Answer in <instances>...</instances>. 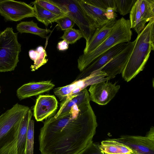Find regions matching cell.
Segmentation results:
<instances>
[{"mask_svg": "<svg viewBox=\"0 0 154 154\" xmlns=\"http://www.w3.org/2000/svg\"><path fill=\"white\" fill-rule=\"evenodd\" d=\"M97 126L90 102L75 106L45 120L40 129L39 150L41 154H77L93 142Z\"/></svg>", "mask_w": 154, "mask_h": 154, "instance_id": "cell-1", "label": "cell"}, {"mask_svg": "<svg viewBox=\"0 0 154 154\" xmlns=\"http://www.w3.org/2000/svg\"><path fill=\"white\" fill-rule=\"evenodd\" d=\"M154 18L138 35L128 60L122 73L128 82L144 69L150 52L154 50Z\"/></svg>", "mask_w": 154, "mask_h": 154, "instance_id": "cell-2", "label": "cell"}, {"mask_svg": "<svg viewBox=\"0 0 154 154\" xmlns=\"http://www.w3.org/2000/svg\"><path fill=\"white\" fill-rule=\"evenodd\" d=\"M29 109L17 103L0 116V154H17V141L19 127Z\"/></svg>", "mask_w": 154, "mask_h": 154, "instance_id": "cell-3", "label": "cell"}, {"mask_svg": "<svg viewBox=\"0 0 154 154\" xmlns=\"http://www.w3.org/2000/svg\"><path fill=\"white\" fill-rule=\"evenodd\" d=\"M129 20L122 17L117 20L107 38L92 51L83 54L78 60V67L82 72L97 57L118 44L128 42L132 32Z\"/></svg>", "mask_w": 154, "mask_h": 154, "instance_id": "cell-4", "label": "cell"}, {"mask_svg": "<svg viewBox=\"0 0 154 154\" xmlns=\"http://www.w3.org/2000/svg\"><path fill=\"white\" fill-rule=\"evenodd\" d=\"M12 27L0 32V72L14 70L19 62L21 45Z\"/></svg>", "mask_w": 154, "mask_h": 154, "instance_id": "cell-5", "label": "cell"}, {"mask_svg": "<svg viewBox=\"0 0 154 154\" xmlns=\"http://www.w3.org/2000/svg\"><path fill=\"white\" fill-rule=\"evenodd\" d=\"M51 2L60 7L79 27L86 40V46L96 29L84 13L77 0H52Z\"/></svg>", "mask_w": 154, "mask_h": 154, "instance_id": "cell-6", "label": "cell"}, {"mask_svg": "<svg viewBox=\"0 0 154 154\" xmlns=\"http://www.w3.org/2000/svg\"><path fill=\"white\" fill-rule=\"evenodd\" d=\"M0 14L7 21L17 22L35 17L33 7L22 2L0 0Z\"/></svg>", "mask_w": 154, "mask_h": 154, "instance_id": "cell-7", "label": "cell"}, {"mask_svg": "<svg viewBox=\"0 0 154 154\" xmlns=\"http://www.w3.org/2000/svg\"><path fill=\"white\" fill-rule=\"evenodd\" d=\"M107 80L91 85L89 89L90 100L100 105L108 103L115 96L120 88L119 85Z\"/></svg>", "mask_w": 154, "mask_h": 154, "instance_id": "cell-8", "label": "cell"}, {"mask_svg": "<svg viewBox=\"0 0 154 154\" xmlns=\"http://www.w3.org/2000/svg\"><path fill=\"white\" fill-rule=\"evenodd\" d=\"M136 42V40L127 43L126 47L101 67L106 77L109 79L114 78L118 74L122 73L128 60Z\"/></svg>", "mask_w": 154, "mask_h": 154, "instance_id": "cell-9", "label": "cell"}, {"mask_svg": "<svg viewBox=\"0 0 154 154\" xmlns=\"http://www.w3.org/2000/svg\"><path fill=\"white\" fill-rule=\"evenodd\" d=\"M116 139L130 148L134 154H154V142L146 136L122 135Z\"/></svg>", "mask_w": 154, "mask_h": 154, "instance_id": "cell-10", "label": "cell"}, {"mask_svg": "<svg viewBox=\"0 0 154 154\" xmlns=\"http://www.w3.org/2000/svg\"><path fill=\"white\" fill-rule=\"evenodd\" d=\"M127 43H120L115 45L97 57L88 66L77 78L75 80L82 79L93 72L101 68L127 46Z\"/></svg>", "mask_w": 154, "mask_h": 154, "instance_id": "cell-11", "label": "cell"}, {"mask_svg": "<svg viewBox=\"0 0 154 154\" xmlns=\"http://www.w3.org/2000/svg\"><path fill=\"white\" fill-rule=\"evenodd\" d=\"M55 96L40 95L37 99L34 107V116L37 121H41L54 113L58 107Z\"/></svg>", "mask_w": 154, "mask_h": 154, "instance_id": "cell-12", "label": "cell"}, {"mask_svg": "<svg viewBox=\"0 0 154 154\" xmlns=\"http://www.w3.org/2000/svg\"><path fill=\"white\" fill-rule=\"evenodd\" d=\"M77 1L84 13L96 29L103 26L110 20L108 18L106 9L93 5L86 0H77Z\"/></svg>", "mask_w": 154, "mask_h": 154, "instance_id": "cell-13", "label": "cell"}, {"mask_svg": "<svg viewBox=\"0 0 154 154\" xmlns=\"http://www.w3.org/2000/svg\"><path fill=\"white\" fill-rule=\"evenodd\" d=\"M54 86L49 81L29 82L23 85L17 89V96L21 100L49 91Z\"/></svg>", "mask_w": 154, "mask_h": 154, "instance_id": "cell-14", "label": "cell"}, {"mask_svg": "<svg viewBox=\"0 0 154 154\" xmlns=\"http://www.w3.org/2000/svg\"><path fill=\"white\" fill-rule=\"evenodd\" d=\"M117 20H111L103 26L95 30L89 40L88 44L85 47L84 54L91 52L97 48L108 37Z\"/></svg>", "mask_w": 154, "mask_h": 154, "instance_id": "cell-15", "label": "cell"}, {"mask_svg": "<svg viewBox=\"0 0 154 154\" xmlns=\"http://www.w3.org/2000/svg\"><path fill=\"white\" fill-rule=\"evenodd\" d=\"M90 100L89 93L85 88L77 94L63 101L60 104L59 110L54 117L56 118L63 115L70 111L74 106L90 102Z\"/></svg>", "mask_w": 154, "mask_h": 154, "instance_id": "cell-16", "label": "cell"}, {"mask_svg": "<svg viewBox=\"0 0 154 154\" xmlns=\"http://www.w3.org/2000/svg\"><path fill=\"white\" fill-rule=\"evenodd\" d=\"M99 148L103 154H134L130 148L116 139L102 141Z\"/></svg>", "mask_w": 154, "mask_h": 154, "instance_id": "cell-17", "label": "cell"}, {"mask_svg": "<svg viewBox=\"0 0 154 154\" xmlns=\"http://www.w3.org/2000/svg\"><path fill=\"white\" fill-rule=\"evenodd\" d=\"M32 113L29 109L24 116L21 123L18 133L17 150V154H26V140L29 122L31 119Z\"/></svg>", "mask_w": 154, "mask_h": 154, "instance_id": "cell-18", "label": "cell"}, {"mask_svg": "<svg viewBox=\"0 0 154 154\" xmlns=\"http://www.w3.org/2000/svg\"><path fill=\"white\" fill-rule=\"evenodd\" d=\"M16 28L17 30L21 34L29 33L38 35L42 38H46L47 34L52 32L48 29L39 28L37 24L33 20L21 22L17 24Z\"/></svg>", "mask_w": 154, "mask_h": 154, "instance_id": "cell-19", "label": "cell"}, {"mask_svg": "<svg viewBox=\"0 0 154 154\" xmlns=\"http://www.w3.org/2000/svg\"><path fill=\"white\" fill-rule=\"evenodd\" d=\"M130 21L131 28H134L139 35L145 27L147 22L142 17L139 9V0H137L130 12Z\"/></svg>", "mask_w": 154, "mask_h": 154, "instance_id": "cell-20", "label": "cell"}, {"mask_svg": "<svg viewBox=\"0 0 154 154\" xmlns=\"http://www.w3.org/2000/svg\"><path fill=\"white\" fill-rule=\"evenodd\" d=\"M35 17L39 22L48 26L49 24L55 22L59 18L64 16L55 14L38 5L32 2Z\"/></svg>", "mask_w": 154, "mask_h": 154, "instance_id": "cell-21", "label": "cell"}, {"mask_svg": "<svg viewBox=\"0 0 154 154\" xmlns=\"http://www.w3.org/2000/svg\"><path fill=\"white\" fill-rule=\"evenodd\" d=\"M78 87L82 90L84 88L83 82L81 79L75 80L65 86L56 88L54 89V92L60 101H63L69 98L72 91Z\"/></svg>", "mask_w": 154, "mask_h": 154, "instance_id": "cell-22", "label": "cell"}, {"mask_svg": "<svg viewBox=\"0 0 154 154\" xmlns=\"http://www.w3.org/2000/svg\"><path fill=\"white\" fill-rule=\"evenodd\" d=\"M139 9L142 18L147 22L154 18V0H139Z\"/></svg>", "mask_w": 154, "mask_h": 154, "instance_id": "cell-23", "label": "cell"}, {"mask_svg": "<svg viewBox=\"0 0 154 154\" xmlns=\"http://www.w3.org/2000/svg\"><path fill=\"white\" fill-rule=\"evenodd\" d=\"M34 121L30 119L27 131L26 146V154H33Z\"/></svg>", "mask_w": 154, "mask_h": 154, "instance_id": "cell-24", "label": "cell"}, {"mask_svg": "<svg viewBox=\"0 0 154 154\" xmlns=\"http://www.w3.org/2000/svg\"><path fill=\"white\" fill-rule=\"evenodd\" d=\"M83 37L80 29L72 28L64 31V34L61 38L69 44H73Z\"/></svg>", "mask_w": 154, "mask_h": 154, "instance_id": "cell-25", "label": "cell"}, {"mask_svg": "<svg viewBox=\"0 0 154 154\" xmlns=\"http://www.w3.org/2000/svg\"><path fill=\"white\" fill-rule=\"evenodd\" d=\"M33 2L55 14L62 16H66V13L62 9L49 0H36Z\"/></svg>", "mask_w": 154, "mask_h": 154, "instance_id": "cell-26", "label": "cell"}, {"mask_svg": "<svg viewBox=\"0 0 154 154\" xmlns=\"http://www.w3.org/2000/svg\"><path fill=\"white\" fill-rule=\"evenodd\" d=\"M137 0H115L117 11L124 16L130 12L131 9Z\"/></svg>", "mask_w": 154, "mask_h": 154, "instance_id": "cell-27", "label": "cell"}, {"mask_svg": "<svg viewBox=\"0 0 154 154\" xmlns=\"http://www.w3.org/2000/svg\"><path fill=\"white\" fill-rule=\"evenodd\" d=\"M86 1L97 7L106 9L110 8L114 9L116 12L117 11L115 0H86Z\"/></svg>", "mask_w": 154, "mask_h": 154, "instance_id": "cell-28", "label": "cell"}, {"mask_svg": "<svg viewBox=\"0 0 154 154\" xmlns=\"http://www.w3.org/2000/svg\"><path fill=\"white\" fill-rule=\"evenodd\" d=\"M56 22L62 30H65L72 28L75 23L69 17L65 16L57 20Z\"/></svg>", "mask_w": 154, "mask_h": 154, "instance_id": "cell-29", "label": "cell"}, {"mask_svg": "<svg viewBox=\"0 0 154 154\" xmlns=\"http://www.w3.org/2000/svg\"><path fill=\"white\" fill-rule=\"evenodd\" d=\"M47 56L46 51L44 49L41 51L38 57L34 61L33 65L30 66L31 70L34 71L47 63L48 59L46 58Z\"/></svg>", "mask_w": 154, "mask_h": 154, "instance_id": "cell-30", "label": "cell"}, {"mask_svg": "<svg viewBox=\"0 0 154 154\" xmlns=\"http://www.w3.org/2000/svg\"><path fill=\"white\" fill-rule=\"evenodd\" d=\"M99 145L93 142L77 154H103L100 149Z\"/></svg>", "mask_w": 154, "mask_h": 154, "instance_id": "cell-31", "label": "cell"}, {"mask_svg": "<svg viewBox=\"0 0 154 154\" xmlns=\"http://www.w3.org/2000/svg\"><path fill=\"white\" fill-rule=\"evenodd\" d=\"M57 48L60 51L66 50L69 48V44L64 40L59 42L57 44Z\"/></svg>", "mask_w": 154, "mask_h": 154, "instance_id": "cell-32", "label": "cell"}, {"mask_svg": "<svg viewBox=\"0 0 154 154\" xmlns=\"http://www.w3.org/2000/svg\"><path fill=\"white\" fill-rule=\"evenodd\" d=\"M145 136L153 142H154V128L151 127Z\"/></svg>", "mask_w": 154, "mask_h": 154, "instance_id": "cell-33", "label": "cell"}, {"mask_svg": "<svg viewBox=\"0 0 154 154\" xmlns=\"http://www.w3.org/2000/svg\"><path fill=\"white\" fill-rule=\"evenodd\" d=\"M1 93V90H0V93Z\"/></svg>", "mask_w": 154, "mask_h": 154, "instance_id": "cell-34", "label": "cell"}]
</instances>
